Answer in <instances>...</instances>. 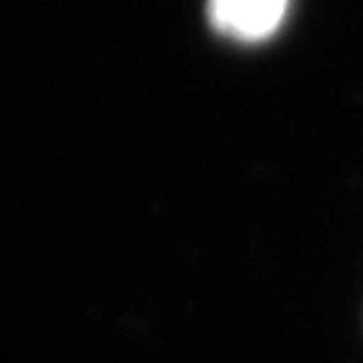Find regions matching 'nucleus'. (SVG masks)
<instances>
[{"label": "nucleus", "mask_w": 363, "mask_h": 363, "mask_svg": "<svg viewBox=\"0 0 363 363\" xmlns=\"http://www.w3.org/2000/svg\"><path fill=\"white\" fill-rule=\"evenodd\" d=\"M290 0H207V19L220 35L236 42H264L287 16Z\"/></svg>", "instance_id": "1"}]
</instances>
